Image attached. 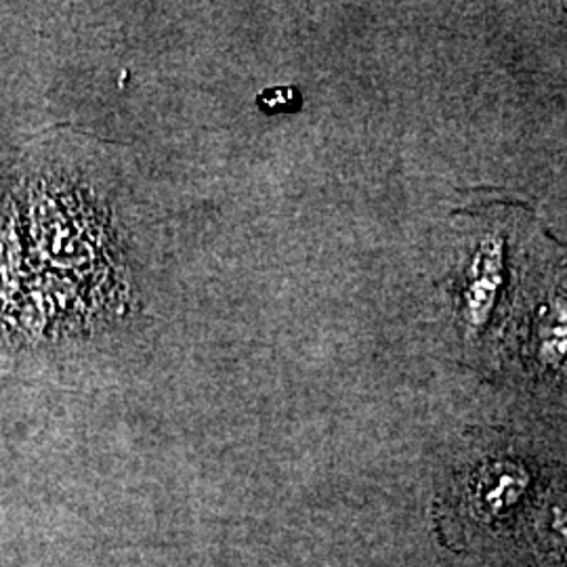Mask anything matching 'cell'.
Masks as SVG:
<instances>
[{
	"instance_id": "7a4b0ae2",
	"label": "cell",
	"mask_w": 567,
	"mask_h": 567,
	"mask_svg": "<svg viewBox=\"0 0 567 567\" xmlns=\"http://www.w3.org/2000/svg\"><path fill=\"white\" fill-rule=\"evenodd\" d=\"M536 360L547 368L567 365V301L555 299L545 309L536 332Z\"/></svg>"
},
{
	"instance_id": "6da1fadb",
	"label": "cell",
	"mask_w": 567,
	"mask_h": 567,
	"mask_svg": "<svg viewBox=\"0 0 567 567\" xmlns=\"http://www.w3.org/2000/svg\"><path fill=\"white\" fill-rule=\"evenodd\" d=\"M501 244L486 243L471 267V284L466 288V320L473 326L482 324L494 301V292L501 278Z\"/></svg>"
}]
</instances>
